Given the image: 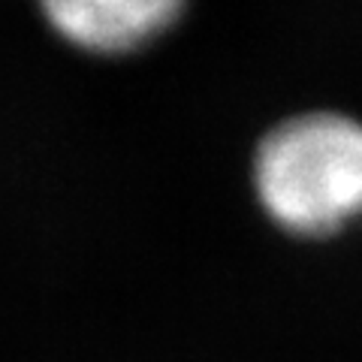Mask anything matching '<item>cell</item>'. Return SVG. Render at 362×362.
I'll return each instance as SVG.
<instances>
[{
    "instance_id": "cell-1",
    "label": "cell",
    "mask_w": 362,
    "mask_h": 362,
    "mask_svg": "<svg viewBox=\"0 0 362 362\" xmlns=\"http://www.w3.org/2000/svg\"><path fill=\"white\" fill-rule=\"evenodd\" d=\"M254 194L278 226L323 239L362 218V121L302 112L275 124L254 151Z\"/></svg>"
},
{
    "instance_id": "cell-2",
    "label": "cell",
    "mask_w": 362,
    "mask_h": 362,
    "mask_svg": "<svg viewBox=\"0 0 362 362\" xmlns=\"http://www.w3.org/2000/svg\"><path fill=\"white\" fill-rule=\"evenodd\" d=\"M49 25L66 42L100 54H121L160 37L185 13L181 0H52Z\"/></svg>"
}]
</instances>
